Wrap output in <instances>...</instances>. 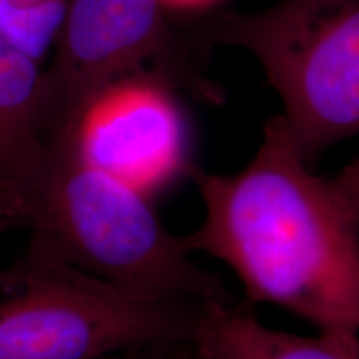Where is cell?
<instances>
[{
  "label": "cell",
  "mask_w": 359,
  "mask_h": 359,
  "mask_svg": "<svg viewBox=\"0 0 359 359\" xmlns=\"http://www.w3.org/2000/svg\"><path fill=\"white\" fill-rule=\"evenodd\" d=\"M167 359H205V358L200 356L198 351H196L191 344H185V346L172 349Z\"/></svg>",
  "instance_id": "obj_15"
},
{
  "label": "cell",
  "mask_w": 359,
  "mask_h": 359,
  "mask_svg": "<svg viewBox=\"0 0 359 359\" xmlns=\"http://www.w3.org/2000/svg\"><path fill=\"white\" fill-rule=\"evenodd\" d=\"M0 196H6V198H11L12 201H15V203L19 205L22 217H24V210H22V198H20L19 191H17V188L13 187L11 182H8V178L2 172H0Z\"/></svg>",
  "instance_id": "obj_14"
},
{
  "label": "cell",
  "mask_w": 359,
  "mask_h": 359,
  "mask_svg": "<svg viewBox=\"0 0 359 359\" xmlns=\"http://www.w3.org/2000/svg\"><path fill=\"white\" fill-rule=\"evenodd\" d=\"M191 346L205 359H359V343L273 330L236 299L203 304Z\"/></svg>",
  "instance_id": "obj_8"
},
{
  "label": "cell",
  "mask_w": 359,
  "mask_h": 359,
  "mask_svg": "<svg viewBox=\"0 0 359 359\" xmlns=\"http://www.w3.org/2000/svg\"><path fill=\"white\" fill-rule=\"evenodd\" d=\"M75 155L155 198L193 178V133L180 90L150 72L93 93L60 142Z\"/></svg>",
  "instance_id": "obj_6"
},
{
  "label": "cell",
  "mask_w": 359,
  "mask_h": 359,
  "mask_svg": "<svg viewBox=\"0 0 359 359\" xmlns=\"http://www.w3.org/2000/svg\"><path fill=\"white\" fill-rule=\"evenodd\" d=\"M70 0H0V30L40 62L64 25Z\"/></svg>",
  "instance_id": "obj_9"
},
{
  "label": "cell",
  "mask_w": 359,
  "mask_h": 359,
  "mask_svg": "<svg viewBox=\"0 0 359 359\" xmlns=\"http://www.w3.org/2000/svg\"><path fill=\"white\" fill-rule=\"evenodd\" d=\"M170 12L185 13H205L210 8L217 7L222 0H161Z\"/></svg>",
  "instance_id": "obj_12"
},
{
  "label": "cell",
  "mask_w": 359,
  "mask_h": 359,
  "mask_svg": "<svg viewBox=\"0 0 359 359\" xmlns=\"http://www.w3.org/2000/svg\"><path fill=\"white\" fill-rule=\"evenodd\" d=\"M172 349H160V351H127V353L111 354V356H107L102 359H167Z\"/></svg>",
  "instance_id": "obj_13"
},
{
  "label": "cell",
  "mask_w": 359,
  "mask_h": 359,
  "mask_svg": "<svg viewBox=\"0 0 359 359\" xmlns=\"http://www.w3.org/2000/svg\"><path fill=\"white\" fill-rule=\"evenodd\" d=\"M203 219L191 255L235 273L245 302L275 304L323 334L359 343V228L334 180L311 170L283 115L235 173L196 170Z\"/></svg>",
  "instance_id": "obj_1"
},
{
  "label": "cell",
  "mask_w": 359,
  "mask_h": 359,
  "mask_svg": "<svg viewBox=\"0 0 359 359\" xmlns=\"http://www.w3.org/2000/svg\"><path fill=\"white\" fill-rule=\"evenodd\" d=\"M333 180L351 206L359 228V158L348 163Z\"/></svg>",
  "instance_id": "obj_10"
},
{
  "label": "cell",
  "mask_w": 359,
  "mask_h": 359,
  "mask_svg": "<svg viewBox=\"0 0 359 359\" xmlns=\"http://www.w3.org/2000/svg\"><path fill=\"white\" fill-rule=\"evenodd\" d=\"M47 70L0 30V172L24 191L48 155Z\"/></svg>",
  "instance_id": "obj_7"
},
{
  "label": "cell",
  "mask_w": 359,
  "mask_h": 359,
  "mask_svg": "<svg viewBox=\"0 0 359 359\" xmlns=\"http://www.w3.org/2000/svg\"><path fill=\"white\" fill-rule=\"evenodd\" d=\"M30 243L151 303L233 302L222 278L193 262L183 235L165 226L154 198L48 145L24 191Z\"/></svg>",
  "instance_id": "obj_2"
},
{
  "label": "cell",
  "mask_w": 359,
  "mask_h": 359,
  "mask_svg": "<svg viewBox=\"0 0 359 359\" xmlns=\"http://www.w3.org/2000/svg\"><path fill=\"white\" fill-rule=\"evenodd\" d=\"M12 228H25L24 217L15 201L0 196V233Z\"/></svg>",
  "instance_id": "obj_11"
},
{
  "label": "cell",
  "mask_w": 359,
  "mask_h": 359,
  "mask_svg": "<svg viewBox=\"0 0 359 359\" xmlns=\"http://www.w3.org/2000/svg\"><path fill=\"white\" fill-rule=\"evenodd\" d=\"M205 50L231 45L263 67L283 118L309 163L359 137V0H280L255 13L205 17Z\"/></svg>",
  "instance_id": "obj_4"
},
{
  "label": "cell",
  "mask_w": 359,
  "mask_h": 359,
  "mask_svg": "<svg viewBox=\"0 0 359 359\" xmlns=\"http://www.w3.org/2000/svg\"><path fill=\"white\" fill-rule=\"evenodd\" d=\"M203 304L135 298L29 241L0 269V359H102L185 346Z\"/></svg>",
  "instance_id": "obj_3"
},
{
  "label": "cell",
  "mask_w": 359,
  "mask_h": 359,
  "mask_svg": "<svg viewBox=\"0 0 359 359\" xmlns=\"http://www.w3.org/2000/svg\"><path fill=\"white\" fill-rule=\"evenodd\" d=\"M168 12L161 0H70L47 70L48 145L65 137L93 93L142 72L167 79L198 100L223 102V88L200 64L205 50L170 24Z\"/></svg>",
  "instance_id": "obj_5"
}]
</instances>
